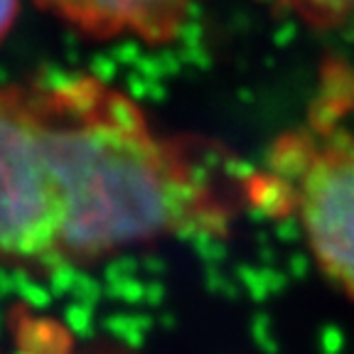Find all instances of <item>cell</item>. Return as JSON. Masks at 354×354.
<instances>
[{
	"label": "cell",
	"mask_w": 354,
	"mask_h": 354,
	"mask_svg": "<svg viewBox=\"0 0 354 354\" xmlns=\"http://www.w3.org/2000/svg\"><path fill=\"white\" fill-rule=\"evenodd\" d=\"M62 205L59 266L162 236L221 227L205 172L150 128L128 96L94 77L37 84Z\"/></svg>",
	"instance_id": "obj_1"
},
{
	"label": "cell",
	"mask_w": 354,
	"mask_h": 354,
	"mask_svg": "<svg viewBox=\"0 0 354 354\" xmlns=\"http://www.w3.org/2000/svg\"><path fill=\"white\" fill-rule=\"evenodd\" d=\"M62 205L37 84L0 88V263L59 266Z\"/></svg>",
	"instance_id": "obj_2"
},
{
	"label": "cell",
	"mask_w": 354,
	"mask_h": 354,
	"mask_svg": "<svg viewBox=\"0 0 354 354\" xmlns=\"http://www.w3.org/2000/svg\"><path fill=\"white\" fill-rule=\"evenodd\" d=\"M283 158H290L293 202L310 254L322 276L354 300V138L300 136Z\"/></svg>",
	"instance_id": "obj_3"
},
{
	"label": "cell",
	"mask_w": 354,
	"mask_h": 354,
	"mask_svg": "<svg viewBox=\"0 0 354 354\" xmlns=\"http://www.w3.org/2000/svg\"><path fill=\"white\" fill-rule=\"evenodd\" d=\"M77 32L96 39L138 37L167 42L197 0H35Z\"/></svg>",
	"instance_id": "obj_4"
},
{
	"label": "cell",
	"mask_w": 354,
	"mask_h": 354,
	"mask_svg": "<svg viewBox=\"0 0 354 354\" xmlns=\"http://www.w3.org/2000/svg\"><path fill=\"white\" fill-rule=\"evenodd\" d=\"M313 28L332 30L354 20V0H271Z\"/></svg>",
	"instance_id": "obj_5"
},
{
	"label": "cell",
	"mask_w": 354,
	"mask_h": 354,
	"mask_svg": "<svg viewBox=\"0 0 354 354\" xmlns=\"http://www.w3.org/2000/svg\"><path fill=\"white\" fill-rule=\"evenodd\" d=\"M17 10H20V0H0V42L8 37L17 20Z\"/></svg>",
	"instance_id": "obj_6"
}]
</instances>
